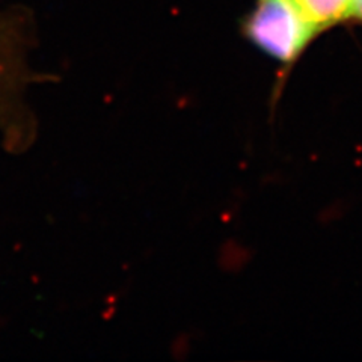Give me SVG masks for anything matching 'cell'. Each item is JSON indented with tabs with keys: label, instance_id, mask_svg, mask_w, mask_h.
<instances>
[{
	"label": "cell",
	"instance_id": "obj_1",
	"mask_svg": "<svg viewBox=\"0 0 362 362\" xmlns=\"http://www.w3.org/2000/svg\"><path fill=\"white\" fill-rule=\"evenodd\" d=\"M35 37V21L29 11H0V134L13 154L28 151L37 139L38 122L26 101L29 88L53 78L32 70L29 64Z\"/></svg>",
	"mask_w": 362,
	"mask_h": 362
},
{
	"label": "cell",
	"instance_id": "obj_4",
	"mask_svg": "<svg viewBox=\"0 0 362 362\" xmlns=\"http://www.w3.org/2000/svg\"><path fill=\"white\" fill-rule=\"evenodd\" d=\"M352 23L362 26V0H355L354 4V13H352Z\"/></svg>",
	"mask_w": 362,
	"mask_h": 362
},
{
	"label": "cell",
	"instance_id": "obj_3",
	"mask_svg": "<svg viewBox=\"0 0 362 362\" xmlns=\"http://www.w3.org/2000/svg\"><path fill=\"white\" fill-rule=\"evenodd\" d=\"M294 2L322 35L323 32L352 20L355 0H294Z\"/></svg>",
	"mask_w": 362,
	"mask_h": 362
},
{
	"label": "cell",
	"instance_id": "obj_2",
	"mask_svg": "<svg viewBox=\"0 0 362 362\" xmlns=\"http://www.w3.org/2000/svg\"><path fill=\"white\" fill-rule=\"evenodd\" d=\"M242 35L255 49L281 65V81L293 70L313 41L320 35L294 0H255L242 20Z\"/></svg>",
	"mask_w": 362,
	"mask_h": 362
}]
</instances>
